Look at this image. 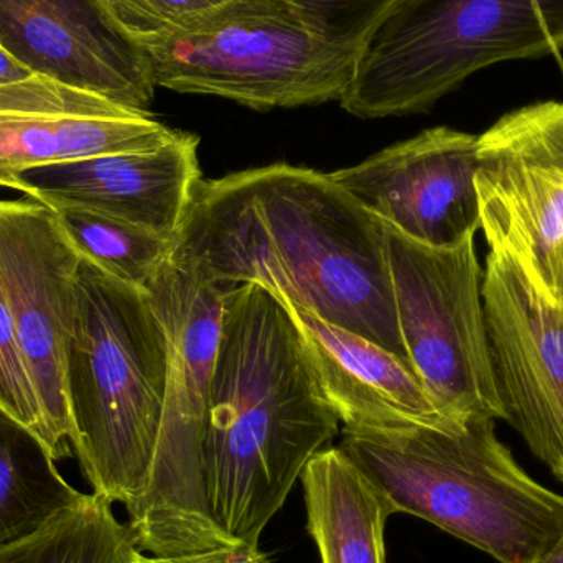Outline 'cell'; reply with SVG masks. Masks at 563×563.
Here are the masks:
<instances>
[{
    "instance_id": "cb8c5ba5",
    "label": "cell",
    "mask_w": 563,
    "mask_h": 563,
    "mask_svg": "<svg viewBox=\"0 0 563 563\" xmlns=\"http://www.w3.org/2000/svg\"><path fill=\"white\" fill-rule=\"evenodd\" d=\"M134 563H273V559L267 552L261 551L260 545H233L214 551L151 558L139 551Z\"/></svg>"
},
{
    "instance_id": "7a4b0ae2",
    "label": "cell",
    "mask_w": 563,
    "mask_h": 563,
    "mask_svg": "<svg viewBox=\"0 0 563 563\" xmlns=\"http://www.w3.org/2000/svg\"><path fill=\"white\" fill-rule=\"evenodd\" d=\"M338 426L280 298L260 284L228 291L200 472L178 554L260 545Z\"/></svg>"
},
{
    "instance_id": "d6986e66",
    "label": "cell",
    "mask_w": 563,
    "mask_h": 563,
    "mask_svg": "<svg viewBox=\"0 0 563 563\" xmlns=\"http://www.w3.org/2000/svg\"><path fill=\"white\" fill-rule=\"evenodd\" d=\"M137 552L129 526L92 493L33 534L2 545L0 563H134Z\"/></svg>"
},
{
    "instance_id": "d4e9b609",
    "label": "cell",
    "mask_w": 563,
    "mask_h": 563,
    "mask_svg": "<svg viewBox=\"0 0 563 563\" xmlns=\"http://www.w3.org/2000/svg\"><path fill=\"white\" fill-rule=\"evenodd\" d=\"M33 73L25 66L20 65L2 45H0V85H9V82L22 81L30 78Z\"/></svg>"
},
{
    "instance_id": "5b68a950",
    "label": "cell",
    "mask_w": 563,
    "mask_h": 563,
    "mask_svg": "<svg viewBox=\"0 0 563 563\" xmlns=\"http://www.w3.org/2000/svg\"><path fill=\"white\" fill-rule=\"evenodd\" d=\"M563 49V0H402L371 35L341 98L361 119L432 109L473 73Z\"/></svg>"
},
{
    "instance_id": "52a82bcc",
    "label": "cell",
    "mask_w": 563,
    "mask_h": 563,
    "mask_svg": "<svg viewBox=\"0 0 563 563\" xmlns=\"http://www.w3.org/2000/svg\"><path fill=\"white\" fill-rule=\"evenodd\" d=\"M145 291L167 331V389L147 488L128 509V526L139 551L177 555L200 472L228 291L175 256L148 282Z\"/></svg>"
},
{
    "instance_id": "44dd1931",
    "label": "cell",
    "mask_w": 563,
    "mask_h": 563,
    "mask_svg": "<svg viewBox=\"0 0 563 563\" xmlns=\"http://www.w3.org/2000/svg\"><path fill=\"white\" fill-rule=\"evenodd\" d=\"M310 35L360 55L367 40L402 0H282Z\"/></svg>"
},
{
    "instance_id": "6da1fadb",
    "label": "cell",
    "mask_w": 563,
    "mask_h": 563,
    "mask_svg": "<svg viewBox=\"0 0 563 563\" xmlns=\"http://www.w3.org/2000/svg\"><path fill=\"white\" fill-rule=\"evenodd\" d=\"M172 256L223 291L264 285L409 363L387 224L330 175L276 164L201 180Z\"/></svg>"
},
{
    "instance_id": "ac0fdd59",
    "label": "cell",
    "mask_w": 563,
    "mask_h": 563,
    "mask_svg": "<svg viewBox=\"0 0 563 563\" xmlns=\"http://www.w3.org/2000/svg\"><path fill=\"white\" fill-rule=\"evenodd\" d=\"M85 496L59 475L45 442L0 407V548L38 531Z\"/></svg>"
},
{
    "instance_id": "277c9868",
    "label": "cell",
    "mask_w": 563,
    "mask_h": 563,
    "mask_svg": "<svg viewBox=\"0 0 563 563\" xmlns=\"http://www.w3.org/2000/svg\"><path fill=\"white\" fill-rule=\"evenodd\" d=\"M168 336L144 288L81 257L66 357L73 450L96 495L131 509L161 435Z\"/></svg>"
},
{
    "instance_id": "ba28073f",
    "label": "cell",
    "mask_w": 563,
    "mask_h": 563,
    "mask_svg": "<svg viewBox=\"0 0 563 563\" xmlns=\"http://www.w3.org/2000/svg\"><path fill=\"white\" fill-rule=\"evenodd\" d=\"M387 240L400 336L430 399L452 422L503 419L475 236L430 247L387 227Z\"/></svg>"
},
{
    "instance_id": "603a6c76",
    "label": "cell",
    "mask_w": 563,
    "mask_h": 563,
    "mask_svg": "<svg viewBox=\"0 0 563 563\" xmlns=\"http://www.w3.org/2000/svg\"><path fill=\"white\" fill-rule=\"evenodd\" d=\"M115 22L137 42L161 35L228 0H102Z\"/></svg>"
},
{
    "instance_id": "5bb4252c",
    "label": "cell",
    "mask_w": 563,
    "mask_h": 563,
    "mask_svg": "<svg viewBox=\"0 0 563 563\" xmlns=\"http://www.w3.org/2000/svg\"><path fill=\"white\" fill-rule=\"evenodd\" d=\"M177 135L151 115L32 75L0 85V187L13 190L29 168L152 151Z\"/></svg>"
},
{
    "instance_id": "8992f818",
    "label": "cell",
    "mask_w": 563,
    "mask_h": 563,
    "mask_svg": "<svg viewBox=\"0 0 563 563\" xmlns=\"http://www.w3.org/2000/svg\"><path fill=\"white\" fill-rule=\"evenodd\" d=\"M139 43L155 88L256 111L340 102L357 58L310 35L282 0H228Z\"/></svg>"
},
{
    "instance_id": "4fadbf2b",
    "label": "cell",
    "mask_w": 563,
    "mask_h": 563,
    "mask_svg": "<svg viewBox=\"0 0 563 563\" xmlns=\"http://www.w3.org/2000/svg\"><path fill=\"white\" fill-rule=\"evenodd\" d=\"M0 45L33 75L151 115L147 56L102 0H0Z\"/></svg>"
},
{
    "instance_id": "e0dca14e",
    "label": "cell",
    "mask_w": 563,
    "mask_h": 563,
    "mask_svg": "<svg viewBox=\"0 0 563 563\" xmlns=\"http://www.w3.org/2000/svg\"><path fill=\"white\" fill-rule=\"evenodd\" d=\"M307 528L321 563H386V498L340 446L313 456L300 476Z\"/></svg>"
},
{
    "instance_id": "ffe728a7",
    "label": "cell",
    "mask_w": 563,
    "mask_h": 563,
    "mask_svg": "<svg viewBox=\"0 0 563 563\" xmlns=\"http://www.w3.org/2000/svg\"><path fill=\"white\" fill-rule=\"evenodd\" d=\"M52 210L79 256L134 287L145 290L174 251L175 241L139 224L82 208Z\"/></svg>"
},
{
    "instance_id": "30bf717a",
    "label": "cell",
    "mask_w": 563,
    "mask_h": 563,
    "mask_svg": "<svg viewBox=\"0 0 563 563\" xmlns=\"http://www.w3.org/2000/svg\"><path fill=\"white\" fill-rule=\"evenodd\" d=\"M79 264L81 256L52 208L30 197L0 200V285L55 462L75 452L66 357L78 308Z\"/></svg>"
},
{
    "instance_id": "9c48e42d",
    "label": "cell",
    "mask_w": 563,
    "mask_h": 563,
    "mask_svg": "<svg viewBox=\"0 0 563 563\" xmlns=\"http://www.w3.org/2000/svg\"><path fill=\"white\" fill-rule=\"evenodd\" d=\"M475 187L489 250L515 257L563 307V101L503 115L478 135Z\"/></svg>"
},
{
    "instance_id": "9a60e30c",
    "label": "cell",
    "mask_w": 563,
    "mask_h": 563,
    "mask_svg": "<svg viewBox=\"0 0 563 563\" xmlns=\"http://www.w3.org/2000/svg\"><path fill=\"white\" fill-rule=\"evenodd\" d=\"M200 139L178 132L152 151L56 162L22 172L15 191L49 208L75 207L119 218L175 241L200 184Z\"/></svg>"
},
{
    "instance_id": "484cf974",
    "label": "cell",
    "mask_w": 563,
    "mask_h": 563,
    "mask_svg": "<svg viewBox=\"0 0 563 563\" xmlns=\"http://www.w3.org/2000/svg\"><path fill=\"white\" fill-rule=\"evenodd\" d=\"M534 563H563V534L562 538Z\"/></svg>"
},
{
    "instance_id": "7c38bea8",
    "label": "cell",
    "mask_w": 563,
    "mask_h": 563,
    "mask_svg": "<svg viewBox=\"0 0 563 563\" xmlns=\"http://www.w3.org/2000/svg\"><path fill=\"white\" fill-rule=\"evenodd\" d=\"M476 155L478 135L442 125L330 177L402 236L430 247H453L482 228Z\"/></svg>"
},
{
    "instance_id": "8fae6325",
    "label": "cell",
    "mask_w": 563,
    "mask_h": 563,
    "mask_svg": "<svg viewBox=\"0 0 563 563\" xmlns=\"http://www.w3.org/2000/svg\"><path fill=\"white\" fill-rule=\"evenodd\" d=\"M483 303L503 420L563 482V307L489 250Z\"/></svg>"
},
{
    "instance_id": "7402d4cb",
    "label": "cell",
    "mask_w": 563,
    "mask_h": 563,
    "mask_svg": "<svg viewBox=\"0 0 563 563\" xmlns=\"http://www.w3.org/2000/svg\"><path fill=\"white\" fill-rule=\"evenodd\" d=\"M0 407L45 442L42 407L20 347L12 311L0 285Z\"/></svg>"
},
{
    "instance_id": "3957f363",
    "label": "cell",
    "mask_w": 563,
    "mask_h": 563,
    "mask_svg": "<svg viewBox=\"0 0 563 563\" xmlns=\"http://www.w3.org/2000/svg\"><path fill=\"white\" fill-rule=\"evenodd\" d=\"M340 449L386 498L501 563H534L563 534V496L532 479L495 419L459 429L343 430Z\"/></svg>"
},
{
    "instance_id": "2e32d148",
    "label": "cell",
    "mask_w": 563,
    "mask_h": 563,
    "mask_svg": "<svg viewBox=\"0 0 563 563\" xmlns=\"http://www.w3.org/2000/svg\"><path fill=\"white\" fill-rule=\"evenodd\" d=\"M277 297L290 313L321 390L344 429L390 432L465 426L437 409L409 363L308 308Z\"/></svg>"
}]
</instances>
